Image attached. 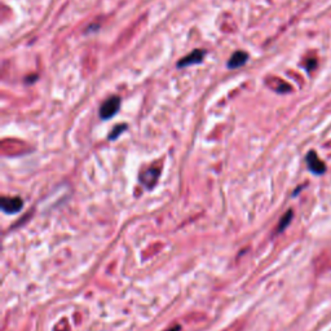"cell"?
<instances>
[{
  "label": "cell",
  "mask_w": 331,
  "mask_h": 331,
  "mask_svg": "<svg viewBox=\"0 0 331 331\" xmlns=\"http://www.w3.org/2000/svg\"><path fill=\"white\" fill-rule=\"evenodd\" d=\"M306 162L307 166L311 171H312L313 174L316 175H322L326 172V164L320 159V157L317 155V153L313 150H311L307 154L306 157Z\"/></svg>",
  "instance_id": "obj_2"
},
{
  "label": "cell",
  "mask_w": 331,
  "mask_h": 331,
  "mask_svg": "<svg viewBox=\"0 0 331 331\" xmlns=\"http://www.w3.org/2000/svg\"><path fill=\"white\" fill-rule=\"evenodd\" d=\"M293 216H294V214L291 210H289V211H287V213L282 216V219H281L280 224H278V228H277V233H281V231H283L285 229L287 228V226H289L290 221L293 220Z\"/></svg>",
  "instance_id": "obj_7"
},
{
  "label": "cell",
  "mask_w": 331,
  "mask_h": 331,
  "mask_svg": "<svg viewBox=\"0 0 331 331\" xmlns=\"http://www.w3.org/2000/svg\"><path fill=\"white\" fill-rule=\"evenodd\" d=\"M158 175H159V171L158 170H149L145 171V174L141 175L140 179H141V183L144 184V185H146L148 188H153L155 185V183H157Z\"/></svg>",
  "instance_id": "obj_6"
},
{
  "label": "cell",
  "mask_w": 331,
  "mask_h": 331,
  "mask_svg": "<svg viewBox=\"0 0 331 331\" xmlns=\"http://www.w3.org/2000/svg\"><path fill=\"white\" fill-rule=\"evenodd\" d=\"M120 108V99L118 96L109 97L100 108L101 119H110L115 115Z\"/></svg>",
  "instance_id": "obj_1"
},
{
  "label": "cell",
  "mask_w": 331,
  "mask_h": 331,
  "mask_svg": "<svg viewBox=\"0 0 331 331\" xmlns=\"http://www.w3.org/2000/svg\"><path fill=\"white\" fill-rule=\"evenodd\" d=\"M167 331H180V326L176 325V326H175V328L170 329V330H167Z\"/></svg>",
  "instance_id": "obj_10"
},
{
  "label": "cell",
  "mask_w": 331,
  "mask_h": 331,
  "mask_svg": "<svg viewBox=\"0 0 331 331\" xmlns=\"http://www.w3.org/2000/svg\"><path fill=\"white\" fill-rule=\"evenodd\" d=\"M316 66H317V60H315V58H311L307 61V70L308 71H312Z\"/></svg>",
  "instance_id": "obj_9"
},
{
  "label": "cell",
  "mask_w": 331,
  "mask_h": 331,
  "mask_svg": "<svg viewBox=\"0 0 331 331\" xmlns=\"http://www.w3.org/2000/svg\"><path fill=\"white\" fill-rule=\"evenodd\" d=\"M23 207V201L18 197H3L1 198V210L5 214H17Z\"/></svg>",
  "instance_id": "obj_3"
},
{
  "label": "cell",
  "mask_w": 331,
  "mask_h": 331,
  "mask_svg": "<svg viewBox=\"0 0 331 331\" xmlns=\"http://www.w3.org/2000/svg\"><path fill=\"white\" fill-rule=\"evenodd\" d=\"M205 55H206V52L203 51V49H194L192 53L181 58L177 66L179 68H187V66H192V65L201 64L203 61V58H205Z\"/></svg>",
  "instance_id": "obj_4"
},
{
  "label": "cell",
  "mask_w": 331,
  "mask_h": 331,
  "mask_svg": "<svg viewBox=\"0 0 331 331\" xmlns=\"http://www.w3.org/2000/svg\"><path fill=\"white\" fill-rule=\"evenodd\" d=\"M125 128H127V125H125V124H119V125H116L115 128H114V131H112L111 133H110V136H109L110 140H114V138L118 137V136L120 135V133H122V132L124 131Z\"/></svg>",
  "instance_id": "obj_8"
},
{
  "label": "cell",
  "mask_w": 331,
  "mask_h": 331,
  "mask_svg": "<svg viewBox=\"0 0 331 331\" xmlns=\"http://www.w3.org/2000/svg\"><path fill=\"white\" fill-rule=\"evenodd\" d=\"M247 60H248V55L246 53V52H243V51L234 52V53L231 55V57L229 58L228 68L229 69L241 68V66H243V65L246 64Z\"/></svg>",
  "instance_id": "obj_5"
}]
</instances>
